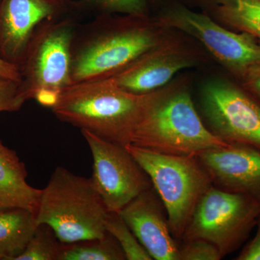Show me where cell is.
<instances>
[{
	"instance_id": "6da1fadb",
	"label": "cell",
	"mask_w": 260,
	"mask_h": 260,
	"mask_svg": "<svg viewBox=\"0 0 260 260\" xmlns=\"http://www.w3.org/2000/svg\"><path fill=\"white\" fill-rule=\"evenodd\" d=\"M97 19L75 38L73 85L111 78L161 42L169 30L148 16L103 14Z\"/></svg>"
},
{
	"instance_id": "7a4b0ae2",
	"label": "cell",
	"mask_w": 260,
	"mask_h": 260,
	"mask_svg": "<svg viewBox=\"0 0 260 260\" xmlns=\"http://www.w3.org/2000/svg\"><path fill=\"white\" fill-rule=\"evenodd\" d=\"M132 145L169 155H194L229 146L205 125L185 83L149 93Z\"/></svg>"
},
{
	"instance_id": "3957f363",
	"label": "cell",
	"mask_w": 260,
	"mask_h": 260,
	"mask_svg": "<svg viewBox=\"0 0 260 260\" xmlns=\"http://www.w3.org/2000/svg\"><path fill=\"white\" fill-rule=\"evenodd\" d=\"M149 93L124 91L107 79L73 84L51 110L64 122L126 147L132 144Z\"/></svg>"
},
{
	"instance_id": "277c9868",
	"label": "cell",
	"mask_w": 260,
	"mask_h": 260,
	"mask_svg": "<svg viewBox=\"0 0 260 260\" xmlns=\"http://www.w3.org/2000/svg\"><path fill=\"white\" fill-rule=\"evenodd\" d=\"M108 213L90 178L59 167L42 189L37 222L51 228L63 244H70L104 237Z\"/></svg>"
},
{
	"instance_id": "5b68a950",
	"label": "cell",
	"mask_w": 260,
	"mask_h": 260,
	"mask_svg": "<svg viewBox=\"0 0 260 260\" xmlns=\"http://www.w3.org/2000/svg\"><path fill=\"white\" fill-rule=\"evenodd\" d=\"M125 148L150 178L173 237L182 239L195 208L213 186L209 174L194 155L160 153L132 144Z\"/></svg>"
},
{
	"instance_id": "8992f818",
	"label": "cell",
	"mask_w": 260,
	"mask_h": 260,
	"mask_svg": "<svg viewBox=\"0 0 260 260\" xmlns=\"http://www.w3.org/2000/svg\"><path fill=\"white\" fill-rule=\"evenodd\" d=\"M60 18L47 20L39 27L19 67L24 97L50 109L61 92L73 85L72 57L76 25L73 20Z\"/></svg>"
},
{
	"instance_id": "52a82bcc",
	"label": "cell",
	"mask_w": 260,
	"mask_h": 260,
	"mask_svg": "<svg viewBox=\"0 0 260 260\" xmlns=\"http://www.w3.org/2000/svg\"><path fill=\"white\" fill-rule=\"evenodd\" d=\"M259 217L256 200L213 185L200 199L181 239L209 242L224 257L243 245Z\"/></svg>"
},
{
	"instance_id": "ba28073f",
	"label": "cell",
	"mask_w": 260,
	"mask_h": 260,
	"mask_svg": "<svg viewBox=\"0 0 260 260\" xmlns=\"http://www.w3.org/2000/svg\"><path fill=\"white\" fill-rule=\"evenodd\" d=\"M155 20L162 28L180 30L199 41L220 64L239 78L260 63V42L256 38L228 30L208 15L183 5H171Z\"/></svg>"
},
{
	"instance_id": "9c48e42d",
	"label": "cell",
	"mask_w": 260,
	"mask_h": 260,
	"mask_svg": "<svg viewBox=\"0 0 260 260\" xmlns=\"http://www.w3.org/2000/svg\"><path fill=\"white\" fill-rule=\"evenodd\" d=\"M93 156L90 178L109 212L120 211L140 193L152 188L150 178L125 147L81 129Z\"/></svg>"
},
{
	"instance_id": "30bf717a",
	"label": "cell",
	"mask_w": 260,
	"mask_h": 260,
	"mask_svg": "<svg viewBox=\"0 0 260 260\" xmlns=\"http://www.w3.org/2000/svg\"><path fill=\"white\" fill-rule=\"evenodd\" d=\"M202 106L212 131L229 144L260 150V101L237 85L213 80L202 90Z\"/></svg>"
},
{
	"instance_id": "8fae6325",
	"label": "cell",
	"mask_w": 260,
	"mask_h": 260,
	"mask_svg": "<svg viewBox=\"0 0 260 260\" xmlns=\"http://www.w3.org/2000/svg\"><path fill=\"white\" fill-rule=\"evenodd\" d=\"M199 60L194 51L167 34L161 42L107 80L124 91L143 95L164 88L178 72Z\"/></svg>"
},
{
	"instance_id": "7c38bea8",
	"label": "cell",
	"mask_w": 260,
	"mask_h": 260,
	"mask_svg": "<svg viewBox=\"0 0 260 260\" xmlns=\"http://www.w3.org/2000/svg\"><path fill=\"white\" fill-rule=\"evenodd\" d=\"M75 4L68 0H0V56L20 67L39 27Z\"/></svg>"
},
{
	"instance_id": "4fadbf2b",
	"label": "cell",
	"mask_w": 260,
	"mask_h": 260,
	"mask_svg": "<svg viewBox=\"0 0 260 260\" xmlns=\"http://www.w3.org/2000/svg\"><path fill=\"white\" fill-rule=\"evenodd\" d=\"M214 186L247 195L260 205V150L231 144L198 155Z\"/></svg>"
},
{
	"instance_id": "5bb4252c",
	"label": "cell",
	"mask_w": 260,
	"mask_h": 260,
	"mask_svg": "<svg viewBox=\"0 0 260 260\" xmlns=\"http://www.w3.org/2000/svg\"><path fill=\"white\" fill-rule=\"evenodd\" d=\"M156 191L147 189L118 212L153 259L179 260L167 212Z\"/></svg>"
},
{
	"instance_id": "9a60e30c",
	"label": "cell",
	"mask_w": 260,
	"mask_h": 260,
	"mask_svg": "<svg viewBox=\"0 0 260 260\" xmlns=\"http://www.w3.org/2000/svg\"><path fill=\"white\" fill-rule=\"evenodd\" d=\"M25 164L0 140V210L24 208L37 215L42 189L29 185Z\"/></svg>"
},
{
	"instance_id": "2e32d148",
	"label": "cell",
	"mask_w": 260,
	"mask_h": 260,
	"mask_svg": "<svg viewBox=\"0 0 260 260\" xmlns=\"http://www.w3.org/2000/svg\"><path fill=\"white\" fill-rule=\"evenodd\" d=\"M38 226L37 215L24 208L0 210V258L15 260L25 250Z\"/></svg>"
},
{
	"instance_id": "e0dca14e",
	"label": "cell",
	"mask_w": 260,
	"mask_h": 260,
	"mask_svg": "<svg viewBox=\"0 0 260 260\" xmlns=\"http://www.w3.org/2000/svg\"><path fill=\"white\" fill-rule=\"evenodd\" d=\"M210 5L222 23L260 42V0H212Z\"/></svg>"
},
{
	"instance_id": "ac0fdd59",
	"label": "cell",
	"mask_w": 260,
	"mask_h": 260,
	"mask_svg": "<svg viewBox=\"0 0 260 260\" xmlns=\"http://www.w3.org/2000/svg\"><path fill=\"white\" fill-rule=\"evenodd\" d=\"M117 241L107 233L99 239L61 244L59 260H124Z\"/></svg>"
},
{
	"instance_id": "d6986e66",
	"label": "cell",
	"mask_w": 260,
	"mask_h": 260,
	"mask_svg": "<svg viewBox=\"0 0 260 260\" xmlns=\"http://www.w3.org/2000/svg\"><path fill=\"white\" fill-rule=\"evenodd\" d=\"M105 229L119 243L126 259H153L119 213L109 212L105 222Z\"/></svg>"
},
{
	"instance_id": "ffe728a7",
	"label": "cell",
	"mask_w": 260,
	"mask_h": 260,
	"mask_svg": "<svg viewBox=\"0 0 260 260\" xmlns=\"http://www.w3.org/2000/svg\"><path fill=\"white\" fill-rule=\"evenodd\" d=\"M61 244L51 228L40 224L25 250L15 260H59Z\"/></svg>"
},
{
	"instance_id": "44dd1931",
	"label": "cell",
	"mask_w": 260,
	"mask_h": 260,
	"mask_svg": "<svg viewBox=\"0 0 260 260\" xmlns=\"http://www.w3.org/2000/svg\"><path fill=\"white\" fill-rule=\"evenodd\" d=\"M76 3L77 7L93 8L104 14L148 16V0H81Z\"/></svg>"
},
{
	"instance_id": "7402d4cb",
	"label": "cell",
	"mask_w": 260,
	"mask_h": 260,
	"mask_svg": "<svg viewBox=\"0 0 260 260\" xmlns=\"http://www.w3.org/2000/svg\"><path fill=\"white\" fill-rule=\"evenodd\" d=\"M223 258L218 248L203 239L184 241L179 247V260H220Z\"/></svg>"
},
{
	"instance_id": "603a6c76",
	"label": "cell",
	"mask_w": 260,
	"mask_h": 260,
	"mask_svg": "<svg viewBox=\"0 0 260 260\" xmlns=\"http://www.w3.org/2000/svg\"><path fill=\"white\" fill-rule=\"evenodd\" d=\"M26 101L20 82L0 76V112H17Z\"/></svg>"
},
{
	"instance_id": "cb8c5ba5",
	"label": "cell",
	"mask_w": 260,
	"mask_h": 260,
	"mask_svg": "<svg viewBox=\"0 0 260 260\" xmlns=\"http://www.w3.org/2000/svg\"><path fill=\"white\" fill-rule=\"evenodd\" d=\"M240 78L246 90L260 101V63L246 70Z\"/></svg>"
},
{
	"instance_id": "d4e9b609",
	"label": "cell",
	"mask_w": 260,
	"mask_h": 260,
	"mask_svg": "<svg viewBox=\"0 0 260 260\" xmlns=\"http://www.w3.org/2000/svg\"><path fill=\"white\" fill-rule=\"evenodd\" d=\"M255 236L248 243L235 259L260 260V217L258 220Z\"/></svg>"
},
{
	"instance_id": "484cf974",
	"label": "cell",
	"mask_w": 260,
	"mask_h": 260,
	"mask_svg": "<svg viewBox=\"0 0 260 260\" xmlns=\"http://www.w3.org/2000/svg\"><path fill=\"white\" fill-rule=\"evenodd\" d=\"M0 76L16 81H21L20 68L16 64L5 60L0 56Z\"/></svg>"
},
{
	"instance_id": "4316f807",
	"label": "cell",
	"mask_w": 260,
	"mask_h": 260,
	"mask_svg": "<svg viewBox=\"0 0 260 260\" xmlns=\"http://www.w3.org/2000/svg\"><path fill=\"white\" fill-rule=\"evenodd\" d=\"M196 3H201V4L210 5L211 4L212 0H193Z\"/></svg>"
},
{
	"instance_id": "83f0119b",
	"label": "cell",
	"mask_w": 260,
	"mask_h": 260,
	"mask_svg": "<svg viewBox=\"0 0 260 260\" xmlns=\"http://www.w3.org/2000/svg\"><path fill=\"white\" fill-rule=\"evenodd\" d=\"M150 1H151V3H153V4H157V3H159L160 0H150Z\"/></svg>"
},
{
	"instance_id": "f1b7e54d",
	"label": "cell",
	"mask_w": 260,
	"mask_h": 260,
	"mask_svg": "<svg viewBox=\"0 0 260 260\" xmlns=\"http://www.w3.org/2000/svg\"><path fill=\"white\" fill-rule=\"evenodd\" d=\"M0 260H1V258H0Z\"/></svg>"
}]
</instances>
